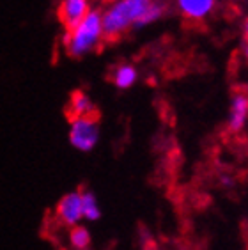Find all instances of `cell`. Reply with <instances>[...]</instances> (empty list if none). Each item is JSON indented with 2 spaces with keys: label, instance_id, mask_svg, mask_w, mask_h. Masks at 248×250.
I'll return each mask as SVG.
<instances>
[{
  "label": "cell",
  "instance_id": "obj_7",
  "mask_svg": "<svg viewBox=\"0 0 248 250\" xmlns=\"http://www.w3.org/2000/svg\"><path fill=\"white\" fill-rule=\"evenodd\" d=\"M177 9L190 20H202L213 13L216 0H176Z\"/></svg>",
  "mask_w": 248,
  "mask_h": 250
},
{
  "label": "cell",
  "instance_id": "obj_12",
  "mask_svg": "<svg viewBox=\"0 0 248 250\" xmlns=\"http://www.w3.org/2000/svg\"><path fill=\"white\" fill-rule=\"evenodd\" d=\"M69 241H71L73 249L85 250L91 245V232L83 226H73L71 232H69Z\"/></svg>",
  "mask_w": 248,
  "mask_h": 250
},
{
  "label": "cell",
  "instance_id": "obj_1",
  "mask_svg": "<svg viewBox=\"0 0 248 250\" xmlns=\"http://www.w3.org/2000/svg\"><path fill=\"white\" fill-rule=\"evenodd\" d=\"M103 39V23L100 11H89L82 21H78L73 29H67L64 36L66 53L73 59H82L94 52Z\"/></svg>",
  "mask_w": 248,
  "mask_h": 250
},
{
  "label": "cell",
  "instance_id": "obj_2",
  "mask_svg": "<svg viewBox=\"0 0 248 250\" xmlns=\"http://www.w3.org/2000/svg\"><path fill=\"white\" fill-rule=\"evenodd\" d=\"M153 0H114L101 13L103 36L117 38L126 30L133 29L135 21L145 13Z\"/></svg>",
  "mask_w": 248,
  "mask_h": 250
},
{
  "label": "cell",
  "instance_id": "obj_6",
  "mask_svg": "<svg viewBox=\"0 0 248 250\" xmlns=\"http://www.w3.org/2000/svg\"><path fill=\"white\" fill-rule=\"evenodd\" d=\"M248 121V96L247 94H234L229 106V117H227V128L229 131H241Z\"/></svg>",
  "mask_w": 248,
  "mask_h": 250
},
{
  "label": "cell",
  "instance_id": "obj_5",
  "mask_svg": "<svg viewBox=\"0 0 248 250\" xmlns=\"http://www.w3.org/2000/svg\"><path fill=\"white\" fill-rule=\"evenodd\" d=\"M91 11L89 0H61L59 15L66 29H73Z\"/></svg>",
  "mask_w": 248,
  "mask_h": 250
},
{
  "label": "cell",
  "instance_id": "obj_10",
  "mask_svg": "<svg viewBox=\"0 0 248 250\" xmlns=\"http://www.w3.org/2000/svg\"><path fill=\"white\" fill-rule=\"evenodd\" d=\"M165 11H167V7H165L163 2H154L153 0V4L145 9V13L135 21L133 29H145V27H149V25L156 23V21H160V20L163 18Z\"/></svg>",
  "mask_w": 248,
  "mask_h": 250
},
{
  "label": "cell",
  "instance_id": "obj_9",
  "mask_svg": "<svg viewBox=\"0 0 248 250\" xmlns=\"http://www.w3.org/2000/svg\"><path fill=\"white\" fill-rule=\"evenodd\" d=\"M69 114L71 117H82V116H92L94 114V103L83 91H77L71 94L69 100Z\"/></svg>",
  "mask_w": 248,
  "mask_h": 250
},
{
  "label": "cell",
  "instance_id": "obj_11",
  "mask_svg": "<svg viewBox=\"0 0 248 250\" xmlns=\"http://www.w3.org/2000/svg\"><path fill=\"white\" fill-rule=\"evenodd\" d=\"M82 209L83 218L89 222H96L101 218V208L98 197L92 192H82Z\"/></svg>",
  "mask_w": 248,
  "mask_h": 250
},
{
  "label": "cell",
  "instance_id": "obj_8",
  "mask_svg": "<svg viewBox=\"0 0 248 250\" xmlns=\"http://www.w3.org/2000/svg\"><path fill=\"white\" fill-rule=\"evenodd\" d=\"M139 80V71H137V67L133 64H128L124 62L121 66H117L114 69V75H112V82L117 89L121 91H128L131 87L137 83Z\"/></svg>",
  "mask_w": 248,
  "mask_h": 250
},
{
  "label": "cell",
  "instance_id": "obj_4",
  "mask_svg": "<svg viewBox=\"0 0 248 250\" xmlns=\"http://www.w3.org/2000/svg\"><path fill=\"white\" fill-rule=\"evenodd\" d=\"M59 220L67 227L78 226L83 220V209H82V192H69L59 201L57 204Z\"/></svg>",
  "mask_w": 248,
  "mask_h": 250
},
{
  "label": "cell",
  "instance_id": "obj_13",
  "mask_svg": "<svg viewBox=\"0 0 248 250\" xmlns=\"http://www.w3.org/2000/svg\"><path fill=\"white\" fill-rule=\"evenodd\" d=\"M243 36L247 38V41H248V20L243 23Z\"/></svg>",
  "mask_w": 248,
  "mask_h": 250
},
{
  "label": "cell",
  "instance_id": "obj_3",
  "mask_svg": "<svg viewBox=\"0 0 248 250\" xmlns=\"http://www.w3.org/2000/svg\"><path fill=\"white\" fill-rule=\"evenodd\" d=\"M100 123L92 116L71 117L69 125V144L77 151L82 153H91L98 142H100Z\"/></svg>",
  "mask_w": 248,
  "mask_h": 250
},
{
  "label": "cell",
  "instance_id": "obj_14",
  "mask_svg": "<svg viewBox=\"0 0 248 250\" xmlns=\"http://www.w3.org/2000/svg\"><path fill=\"white\" fill-rule=\"evenodd\" d=\"M243 55H245V59H247V62H248V43L245 44V48H243Z\"/></svg>",
  "mask_w": 248,
  "mask_h": 250
}]
</instances>
